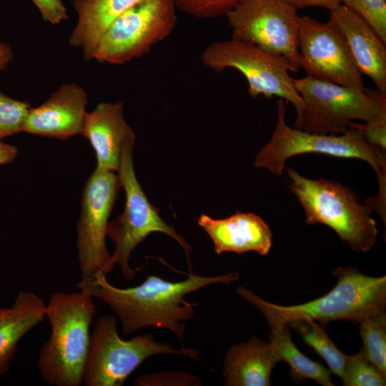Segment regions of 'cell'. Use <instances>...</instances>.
Listing matches in <instances>:
<instances>
[{"instance_id":"6da1fadb","label":"cell","mask_w":386,"mask_h":386,"mask_svg":"<svg viewBox=\"0 0 386 386\" xmlns=\"http://www.w3.org/2000/svg\"><path fill=\"white\" fill-rule=\"evenodd\" d=\"M238 277L237 272L211 277L192 272L186 279L174 282L150 274L139 285L121 288L110 284L105 273L98 272L81 278L76 287L109 306L124 336L147 327H164L183 345L186 325L182 322L194 317L198 305L186 301L185 295L213 284L232 283Z\"/></svg>"},{"instance_id":"7a4b0ae2","label":"cell","mask_w":386,"mask_h":386,"mask_svg":"<svg viewBox=\"0 0 386 386\" xmlns=\"http://www.w3.org/2000/svg\"><path fill=\"white\" fill-rule=\"evenodd\" d=\"M333 275L337 279L333 289L319 298L297 305L267 302L244 287H237V292L261 312L269 327L287 325L300 318H310L325 325L338 320L359 323L370 315L385 311L386 276L371 277L350 266L337 268Z\"/></svg>"},{"instance_id":"3957f363","label":"cell","mask_w":386,"mask_h":386,"mask_svg":"<svg viewBox=\"0 0 386 386\" xmlns=\"http://www.w3.org/2000/svg\"><path fill=\"white\" fill-rule=\"evenodd\" d=\"M96 314L93 297L79 290L56 292L46 305L51 334L41 347L37 367L42 379L55 386H80Z\"/></svg>"},{"instance_id":"277c9868","label":"cell","mask_w":386,"mask_h":386,"mask_svg":"<svg viewBox=\"0 0 386 386\" xmlns=\"http://www.w3.org/2000/svg\"><path fill=\"white\" fill-rule=\"evenodd\" d=\"M286 170L290 189L304 209L307 224L327 225L356 252H367L374 247L378 230L372 210L360 204L353 191L335 181L305 177L291 168Z\"/></svg>"},{"instance_id":"5b68a950","label":"cell","mask_w":386,"mask_h":386,"mask_svg":"<svg viewBox=\"0 0 386 386\" xmlns=\"http://www.w3.org/2000/svg\"><path fill=\"white\" fill-rule=\"evenodd\" d=\"M285 101H277V122L269 142L255 157L254 166L281 175L290 157L308 153L367 162L375 171L380 190L385 189V151L370 144L357 129L350 126L338 134L310 133L287 125Z\"/></svg>"},{"instance_id":"8992f818","label":"cell","mask_w":386,"mask_h":386,"mask_svg":"<svg viewBox=\"0 0 386 386\" xmlns=\"http://www.w3.org/2000/svg\"><path fill=\"white\" fill-rule=\"evenodd\" d=\"M305 108L295 121L303 131L342 134L352 120L371 122L386 119V94L322 81L310 75L293 79Z\"/></svg>"},{"instance_id":"52a82bcc","label":"cell","mask_w":386,"mask_h":386,"mask_svg":"<svg viewBox=\"0 0 386 386\" xmlns=\"http://www.w3.org/2000/svg\"><path fill=\"white\" fill-rule=\"evenodd\" d=\"M164 354L180 355L199 361L193 348L175 349L170 342H158L151 334H139L125 340L117 331L115 315L99 317L90 335L84 369L86 386H122L147 358Z\"/></svg>"},{"instance_id":"ba28073f","label":"cell","mask_w":386,"mask_h":386,"mask_svg":"<svg viewBox=\"0 0 386 386\" xmlns=\"http://www.w3.org/2000/svg\"><path fill=\"white\" fill-rule=\"evenodd\" d=\"M134 143L135 140H133L125 145L117 172L126 199L123 212L109 222L107 227V236L115 244L112 254L113 263L119 266L127 280H132L136 275L135 269L129 265L132 252L151 233L162 232L172 237L182 247L188 269L192 273V246L173 226L162 219L159 210L150 203L137 178L133 162Z\"/></svg>"},{"instance_id":"9c48e42d","label":"cell","mask_w":386,"mask_h":386,"mask_svg":"<svg viewBox=\"0 0 386 386\" xmlns=\"http://www.w3.org/2000/svg\"><path fill=\"white\" fill-rule=\"evenodd\" d=\"M200 59L215 72L232 68L242 73L251 98L276 96L293 104L296 118L302 114L305 105L289 74V66L254 44L232 38L214 41L203 50Z\"/></svg>"},{"instance_id":"30bf717a","label":"cell","mask_w":386,"mask_h":386,"mask_svg":"<svg viewBox=\"0 0 386 386\" xmlns=\"http://www.w3.org/2000/svg\"><path fill=\"white\" fill-rule=\"evenodd\" d=\"M173 0H142L121 14L99 41L93 59L123 64L147 54L177 21Z\"/></svg>"},{"instance_id":"8fae6325","label":"cell","mask_w":386,"mask_h":386,"mask_svg":"<svg viewBox=\"0 0 386 386\" xmlns=\"http://www.w3.org/2000/svg\"><path fill=\"white\" fill-rule=\"evenodd\" d=\"M226 16L232 39L251 43L284 61L290 71H299L300 16L285 0H243Z\"/></svg>"},{"instance_id":"7c38bea8","label":"cell","mask_w":386,"mask_h":386,"mask_svg":"<svg viewBox=\"0 0 386 386\" xmlns=\"http://www.w3.org/2000/svg\"><path fill=\"white\" fill-rule=\"evenodd\" d=\"M121 182L117 172L99 167L85 182L76 224V249L81 278L111 272L114 264L106 245L109 219Z\"/></svg>"},{"instance_id":"4fadbf2b","label":"cell","mask_w":386,"mask_h":386,"mask_svg":"<svg viewBox=\"0 0 386 386\" xmlns=\"http://www.w3.org/2000/svg\"><path fill=\"white\" fill-rule=\"evenodd\" d=\"M297 45L300 68L307 75L342 86L365 88L342 34L330 21L300 17Z\"/></svg>"},{"instance_id":"5bb4252c","label":"cell","mask_w":386,"mask_h":386,"mask_svg":"<svg viewBox=\"0 0 386 386\" xmlns=\"http://www.w3.org/2000/svg\"><path fill=\"white\" fill-rule=\"evenodd\" d=\"M88 104L84 87L64 83L36 107H31L22 132L48 138L65 140L80 135Z\"/></svg>"},{"instance_id":"9a60e30c","label":"cell","mask_w":386,"mask_h":386,"mask_svg":"<svg viewBox=\"0 0 386 386\" xmlns=\"http://www.w3.org/2000/svg\"><path fill=\"white\" fill-rule=\"evenodd\" d=\"M329 21L342 34L360 73L386 94V43L365 20L342 4L330 11Z\"/></svg>"},{"instance_id":"2e32d148","label":"cell","mask_w":386,"mask_h":386,"mask_svg":"<svg viewBox=\"0 0 386 386\" xmlns=\"http://www.w3.org/2000/svg\"><path fill=\"white\" fill-rule=\"evenodd\" d=\"M124 112L122 102H102L86 115L80 135L91 145L96 167L117 172L125 145L135 140Z\"/></svg>"},{"instance_id":"e0dca14e","label":"cell","mask_w":386,"mask_h":386,"mask_svg":"<svg viewBox=\"0 0 386 386\" xmlns=\"http://www.w3.org/2000/svg\"><path fill=\"white\" fill-rule=\"evenodd\" d=\"M198 224L212 239L217 254L255 252L266 255L272 247V234L269 225L252 212L237 211L219 219L201 214Z\"/></svg>"},{"instance_id":"ac0fdd59","label":"cell","mask_w":386,"mask_h":386,"mask_svg":"<svg viewBox=\"0 0 386 386\" xmlns=\"http://www.w3.org/2000/svg\"><path fill=\"white\" fill-rule=\"evenodd\" d=\"M279 362L270 342L253 337L234 345L224 359V385L269 386L272 371Z\"/></svg>"},{"instance_id":"d6986e66","label":"cell","mask_w":386,"mask_h":386,"mask_svg":"<svg viewBox=\"0 0 386 386\" xmlns=\"http://www.w3.org/2000/svg\"><path fill=\"white\" fill-rule=\"evenodd\" d=\"M45 317L44 301L31 291H19L10 307H0V376L9 371L19 341Z\"/></svg>"},{"instance_id":"ffe728a7","label":"cell","mask_w":386,"mask_h":386,"mask_svg":"<svg viewBox=\"0 0 386 386\" xmlns=\"http://www.w3.org/2000/svg\"><path fill=\"white\" fill-rule=\"evenodd\" d=\"M140 1L74 0L77 22L69 36V46L81 50L84 61L93 60L96 48L109 27L126 10Z\"/></svg>"},{"instance_id":"44dd1931","label":"cell","mask_w":386,"mask_h":386,"mask_svg":"<svg viewBox=\"0 0 386 386\" xmlns=\"http://www.w3.org/2000/svg\"><path fill=\"white\" fill-rule=\"evenodd\" d=\"M270 328V342L279 361H284L290 366L294 379L297 381L311 379L324 386L335 385L330 370L321 362L308 358L295 346L288 325H276Z\"/></svg>"},{"instance_id":"7402d4cb","label":"cell","mask_w":386,"mask_h":386,"mask_svg":"<svg viewBox=\"0 0 386 386\" xmlns=\"http://www.w3.org/2000/svg\"><path fill=\"white\" fill-rule=\"evenodd\" d=\"M287 325L297 331L305 344L322 357L331 373L342 379L349 355L340 351L331 340L325 331L326 325L310 318L297 319Z\"/></svg>"},{"instance_id":"603a6c76","label":"cell","mask_w":386,"mask_h":386,"mask_svg":"<svg viewBox=\"0 0 386 386\" xmlns=\"http://www.w3.org/2000/svg\"><path fill=\"white\" fill-rule=\"evenodd\" d=\"M362 350L368 359L386 375V313L370 315L359 323Z\"/></svg>"},{"instance_id":"cb8c5ba5","label":"cell","mask_w":386,"mask_h":386,"mask_svg":"<svg viewBox=\"0 0 386 386\" xmlns=\"http://www.w3.org/2000/svg\"><path fill=\"white\" fill-rule=\"evenodd\" d=\"M345 386H385L386 375L367 357L362 348L349 355L342 377Z\"/></svg>"},{"instance_id":"d4e9b609","label":"cell","mask_w":386,"mask_h":386,"mask_svg":"<svg viewBox=\"0 0 386 386\" xmlns=\"http://www.w3.org/2000/svg\"><path fill=\"white\" fill-rule=\"evenodd\" d=\"M31 104L14 99L0 89V140L22 132Z\"/></svg>"},{"instance_id":"484cf974","label":"cell","mask_w":386,"mask_h":386,"mask_svg":"<svg viewBox=\"0 0 386 386\" xmlns=\"http://www.w3.org/2000/svg\"><path fill=\"white\" fill-rule=\"evenodd\" d=\"M340 3L365 20L386 43V0H340Z\"/></svg>"},{"instance_id":"4316f807","label":"cell","mask_w":386,"mask_h":386,"mask_svg":"<svg viewBox=\"0 0 386 386\" xmlns=\"http://www.w3.org/2000/svg\"><path fill=\"white\" fill-rule=\"evenodd\" d=\"M243 0H173L176 8L200 19L224 15Z\"/></svg>"},{"instance_id":"83f0119b","label":"cell","mask_w":386,"mask_h":386,"mask_svg":"<svg viewBox=\"0 0 386 386\" xmlns=\"http://www.w3.org/2000/svg\"><path fill=\"white\" fill-rule=\"evenodd\" d=\"M138 386H189L202 385L199 379L185 372H157L139 376L135 380Z\"/></svg>"},{"instance_id":"f1b7e54d","label":"cell","mask_w":386,"mask_h":386,"mask_svg":"<svg viewBox=\"0 0 386 386\" xmlns=\"http://www.w3.org/2000/svg\"><path fill=\"white\" fill-rule=\"evenodd\" d=\"M350 126L359 130L370 144L385 151L386 119L365 124L352 122Z\"/></svg>"},{"instance_id":"f546056e","label":"cell","mask_w":386,"mask_h":386,"mask_svg":"<svg viewBox=\"0 0 386 386\" xmlns=\"http://www.w3.org/2000/svg\"><path fill=\"white\" fill-rule=\"evenodd\" d=\"M39 9L42 19L52 25H58L68 19L66 8L61 0H31Z\"/></svg>"},{"instance_id":"4dcf8cb0","label":"cell","mask_w":386,"mask_h":386,"mask_svg":"<svg viewBox=\"0 0 386 386\" xmlns=\"http://www.w3.org/2000/svg\"><path fill=\"white\" fill-rule=\"evenodd\" d=\"M289 4L297 9L311 6L323 7L332 10L340 5V0H285Z\"/></svg>"},{"instance_id":"1f68e13d","label":"cell","mask_w":386,"mask_h":386,"mask_svg":"<svg viewBox=\"0 0 386 386\" xmlns=\"http://www.w3.org/2000/svg\"><path fill=\"white\" fill-rule=\"evenodd\" d=\"M18 155L17 148L0 140V166L14 162Z\"/></svg>"},{"instance_id":"d6a6232c","label":"cell","mask_w":386,"mask_h":386,"mask_svg":"<svg viewBox=\"0 0 386 386\" xmlns=\"http://www.w3.org/2000/svg\"><path fill=\"white\" fill-rule=\"evenodd\" d=\"M14 58L11 47L4 43L0 42V71L4 70Z\"/></svg>"}]
</instances>
